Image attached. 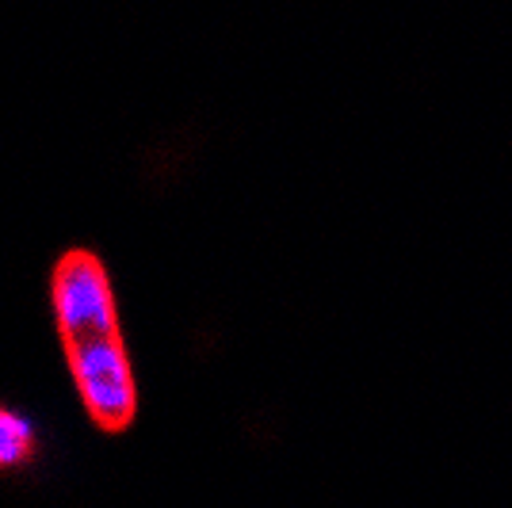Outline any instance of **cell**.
Listing matches in <instances>:
<instances>
[{
  "instance_id": "1",
  "label": "cell",
  "mask_w": 512,
  "mask_h": 508,
  "mask_svg": "<svg viewBox=\"0 0 512 508\" xmlns=\"http://www.w3.org/2000/svg\"><path fill=\"white\" fill-rule=\"evenodd\" d=\"M50 298L69 375L81 390L88 417L107 432L127 428L138 409V390L104 260L88 249L62 253L54 264Z\"/></svg>"
},
{
  "instance_id": "2",
  "label": "cell",
  "mask_w": 512,
  "mask_h": 508,
  "mask_svg": "<svg viewBox=\"0 0 512 508\" xmlns=\"http://www.w3.org/2000/svg\"><path fill=\"white\" fill-rule=\"evenodd\" d=\"M31 451H35V428H31V421L23 413H16V409L0 405V470H12V466L27 463Z\"/></svg>"
}]
</instances>
